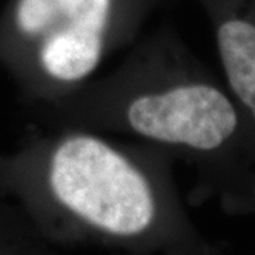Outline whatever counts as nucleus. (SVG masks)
Segmentation results:
<instances>
[{"label":"nucleus","instance_id":"f257e3e1","mask_svg":"<svg viewBox=\"0 0 255 255\" xmlns=\"http://www.w3.org/2000/svg\"><path fill=\"white\" fill-rule=\"evenodd\" d=\"M46 128H81L164 149L194 172L189 199L255 214V140L221 82L164 24L143 31L107 74L33 105Z\"/></svg>","mask_w":255,"mask_h":255},{"label":"nucleus","instance_id":"20e7f679","mask_svg":"<svg viewBox=\"0 0 255 255\" xmlns=\"http://www.w3.org/2000/svg\"><path fill=\"white\" fill-rule=\"evenodd\" d=\"M224 84L255 140V0L207 13Z\"/></svg>","mask_w":255,"mask_h":255},{"label":"nucleus","instance_id":"f03ea898","mask_svg":"<svg viewBox=\"0 0 255 255\" xmlns=\"http://www.w3.org/2000/svg\"><path fill=\"white\" fill-rule=\"evenodd\" d=\"M174 163L169 152L146 142L48 128L14 156L0 159V183L57 251L98 247L133 254H220L191 221Z\"/></svg>","mask_w":255,"mask_h":255},{"label":"nucleus","instance_id":"7ed1b4c3","mask_svg":"<svg viewBox=\"0 0 255 255\" xmlns=\"http://www.w3.org/2000/svg\"><path fill=\"white\" fill-rule=\"evenodd\" d=\"M163 0H13L0 57L31 105L74 91L143 33Z\"/></svg>","mask_w":255,"mask_h":255}]
</instances>
